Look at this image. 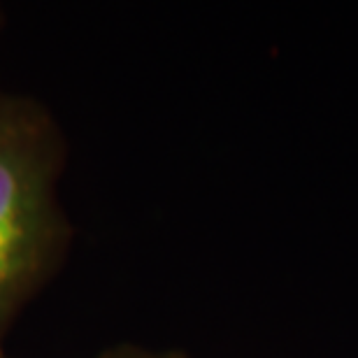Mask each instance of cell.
I'll list each match as a JSON object with an SVG mask.
<instances>
[{
	"instance_id": "6da1fadb",
	"label": "cell",
	"mask_w": 358,
	"mask_h": 358,
	"mask_svg": "<svg viewBox=\"0 0 358 358\" xmlns=\"http://www.w3.org/2000/svg\"><path fill=\"white\" fill-rule=\"evenodd\" d=\"M66 138L35 98L0 93V349L70 242L61 203Z\"/></svg>"
},
{
	"instance_id": "3957f363",
	"label": "cell",
	"mask_w": 358,
	"mask_h": 358,
	"mask_svg": "<svg viewBox=\"0 0 358 358\" xmlns=\"http://www.w3.org/2000/svg\"><path fill=\"white\" fill-rule=\"evenodd\" d=\"M0 358H10V356L5 354V349H0Z\"/></svg>"
},
{
	"instance_id": "7a4b0ae2",
	"label": "cell",
	"mask_w": 358,
	"mask_h": 358,
	"mask_svg": "<svg viewBox=\"0 0 358 358\" xmlns=\"http://www.w3.org/2000/svg\"><path fill=\"white\" fill-rule=\"evenodd\" d=\"M96 358H189L177 349H147L140 345H117L107 347Z\"/></svg>"
}]
</instances>
